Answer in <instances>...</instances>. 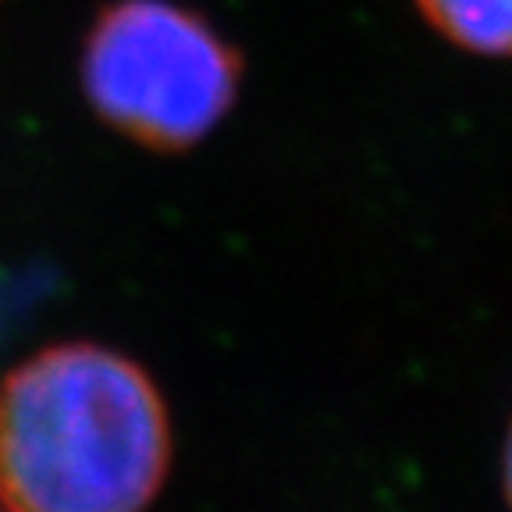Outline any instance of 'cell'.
<instances>
[{"mask_svg":"<svg viewBox=\"0 0 512 512\" xmlns=\"http://www.w3.org/2000/svg\"><path fill=\"white\" fill-rule=\"evenodd\" d=\"M168 466L164 399L121 352L50 345L0 381V502L8 512H146Z\"/></svg>","mask_w":512,"mask_h":512,"instance_id":"6da1fadb","label":"cell"},{"mask_svg":"<svg viewBox=\"0 0 512 512\" xmlns=\"http://www.w3.org/2000/svg\"><path fill=\"white\" fill-rule=\"evenodd\" d=\"M502 491L512 509V424H509V438H505V456H502Z\"/></svg>","mask_w":512,"mask_h":512,"instance_id":"277c9868","label":"cell"},{"mask_svg":"<svg viewBox=\"0 0 512 512\" xmlns=\"http://www.w3.org/2000/svg\"><path fill=\"white\" fill-rule=\"evenodd\" d=\"M434 29L470 54L512 57V0H416Z\"/></svg>","mask_w":512,"mask_h":512,"instance_id":"3957f363","label":"cell"},{"mask_svg":"<svg viewBox=\"0 0 512 512\" xmlns=\"http://www.w3.org/2000/svg\"><path fill=\"white\" fill-rule=\"evenodd\" d=\"M239 79V50L207 18L168 0L111 4L82 50L93 111L150 150L203 143L232 111Z\"/></svg>","mask_w":512,"mask_h":512,"instance_id":"7a4b0ae2","label":"cell"}]
</instances>
